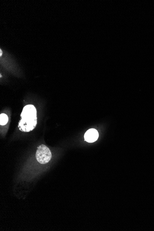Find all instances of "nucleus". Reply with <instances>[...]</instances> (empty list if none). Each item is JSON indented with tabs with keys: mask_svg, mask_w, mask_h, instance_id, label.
<instances>
[{
	"mask_svg": "<svg viewBox=\"0 0 154 231\" xmlns=\"http://www.w3.org/2000/svg\"><path fill=\"white\" fill-rule=\"evenodd\" d=\"M21 119L19 122V129L24 132H29L35 128L37 124L36 108L33 105H27L23 108Z\"/></svg>",
	"mask_w": 154,
	"mask_h": 231,
	"instance_id": "nucleus-1",
	"label": "nucleus"
},
{
	"mask_svg": "<svg viewBox=\"0 0 154 231\" xmlns=\"http://www.w3.org/2000/svg\"><path fill=\"white\" fill-rule=\"evenodd\" d=\"M36 156L37 160L39 163H47L51 159V152L47 146L42 144L37 148Z\"/></svg>",
	"mask_w": 154,
	"mask_h": 231,
	"instance_id": "nucleus-2",
	"label": "nucleus"
},
{
	"mask_svg": "<svg viewBox=\"0 0 154 231\" xmlns=\"http://www.w3.org/2000/svg\"><path fill=\"white\" fill-rule=\"evenodd\" d=\"M98 137L99 133L95 129H91L85 132L84 138L86 142L93 143L97 140Z\"/></svg>",
	"mask_w": 154,
	"mask_h": 231,
	"instance_id": "nucleus-3",
	"label": "nucleus"
},
{
	"mask_svg": "<svg viewBox=\"0 0 154 231\" xmlns=\"http://www.w3.org/2000/svg\"><path fill=\"white\" fill-rule=\"evenodd\" d=\"M8 120V116L5 113H1L0 115V124L1 125H4L7 124Z\"/></svg>",
	"mask_w": 154,
	"mask_h": 231,
	"instance_id": "nucleus-4",
	"label": "nucleus"
},
{
	"mask_svg": "<svg viewBox=\"0 0 154 231\" xmlns=\"http://www.w3.org/2000/svg\"><path fill=\"white\" fill-rule=\"evenodd\" d=\"M0 53H1V54H0V56H2V51H1V49L0 50Z\"/></svg>",
	"mask_w": 154,
	"mask_h": 231,
	"instance_id": "nucleus-5",
	"label": "nucleus"
}]
</instances>
